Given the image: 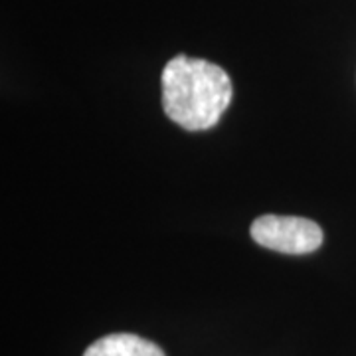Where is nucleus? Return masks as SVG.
Segmentation results:
<instances>
[{"label":"nucleus","mask_w":356,"mask_h":356,"mask_svg":"<svg viewBox=\"0 0 356 356\" xmlns=\"http://www.w3.org/2000/svg\"><path fill=\"white\" fill-rule=\"evenodd\" d=\"M83 356H166L159 344L131 332L107 334L88 346Z\"/></svg>","instance_id":"obj_3"},{"label":"nucleus","mask_w":356,"mask_h":356,"mask_svg":"<svg viewBox=\"0 0 356 356\" xmlns=\"http://www.w3.org/2000/svg\"><path fill=\"white\" fill-rule=\"evenodd\" d=\"M250 234L255 243L289 255H305L323 243V229L313 220L299 216L266 214L255 218Z\"/></svg>","instance_id":"obj_2"},{"label":"nucleus","mask_w":356,"mask_h":356,"mask_svg":"<svg viewBox=\"0 0 356 356\" xmlns=\"http://www.w3.org/2000/svg\"><path fill=\"white\" fill-rule=\"evenodd\" d=\"M232 103V81L220 65L180 54L163 70V107L186 131L214 127Z\"/></svg>","instance_id":"obj_1"}]
</instances>
